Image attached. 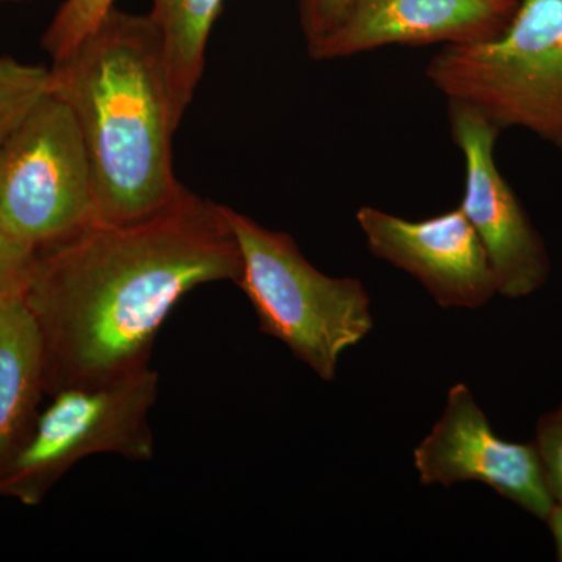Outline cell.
Wrapping results in <instances>:
<instances>
[{
  "label": "cell",
  "mask_w": 562,
  "mask_h": 562,
  "mask_svg": "<svg viewBox=\"0 0 562 562\" xmlns=\"http://www.w3.org/2000/svg\"><path fill=\"white\" fill-rule=\"evenodd\" d=\"M241 255L236 281L266 335L279 339L325 382L341 355L372 330L371 297L360 280L325 276L288 233L224 206Z\"/></svg>",
  "instance_id": "cell-3"
},
{
  "label": "cell",
  "mask_w": 562,
  "mask_h": 562,
  "mask_svg": "<svg viewBox=\"0 0 562 562\" xmlns=\"http://www.w3.org/2000/svg\"><path fill=\"white\" fill-rule=\"evenodd\" d=\"M239 273L224 205L188 190L149 220L92 222L38 250L24 301L43 336L46 394L150 368L181 299L202 284H236Z\"/></svg>",
  "instance_id": "cell-1"
},
{
  "label": "cell",
  "mask_w": 562,
  "mask_h": 562,
  "mask_svg": "<svg viewBox=\"0 0 562 562\" xmlns=\"http://www.w3.org/2000/svg\"><path fill=\"white\" fill-rule=\"evenodd\" d=\"M519 0H357L338 31L313 52L336 60L384 46H458L501 36Z\"/></svg>",
  "instance_id": "cell-10"
},
{
  "label": "cell",
  "mask_w": 562,
  "mask_h": 562,
  "mask_svg": "<svg viewBox=\"0 0 562 562\" xmlns=\"http://www.w3.org/2000/svg\"><path fill=\"white\" fill-rule=\"evenodd\" d=\"M50 70L90 155L95 222L133 224L169 209L187 190L173 172L180 121L149 14L113 7Z\"/></svg>",
  "instance_id": "cell-2"
},
{
  "label": "cell",
  "mask_w": 562,
  "mask_h": 562,
  "mask_svg": "<svg viewBox=\"0 0 562 562\" xmlns=\"http://www.w3.org/2000/svg\"><path fill=\"white\" fill-rule=\"evenodd\" d=\"M447 103L450 133L465 165L460 209L482 239L498 294L530 295L546 283L550 262L541 236L495 162V143L502 131L468 103Z\"/></svg>",
  "instance_id": "cell-7"
},
{
  "label": "cell",
  "mask_w": 562,
  "mask_h": 562,
  "mask_svg": "<svg viewBox=\"0 0 562 562\" xmlns=\"http://www.w3.org/2000/svg\"><path fill=\"white\" fill-rule=\"evenodd\" d=\"M50 90V68L0 57V150Z\"/></svg>",
  "instance_id": "cell-13"
},
{
  "label": "cell",
  "mask_w": 562,
  "mask_h": 562,
  "mask_svg": "<svg viewBox=\"0 0 562 562\" xmlns=\"http://www.w3.org/2000/svg\"><path fill=\"white\" fill-rule=\"evenodd\" d=\"M536 450L541 460L547 487L554 503L562 505V405L539 420Z\"/></svg>",
  "instance_id": "cell-17"
},
{
  "label": "cell",
  "mask_w": 562,
  "mask_h": 562,
  "mask_svg": "<svg viewBox=\"0 0 562 562\" xmlns=\"http://www.w3.org/2000/svg\"><path fill=\"white\" fill-rule=\"evenodd\" d=\"M547 522L550 525V530L557 543L558 560L562 561V505L554 503L552 513L547 517Z\"/></svg>",
  "instance_id": "cell-18"
},
{
  "label": "cell",
  "mask_w": 562,
  "mask_h": 562,
  "mask_svg": "<svg viewBox=\"0 0 562 562\" xmlns=\"http://www.w3.org/2000/svg\"><path fill=\"white\" fill-rule=\"evenodd\" d=\"M46 394L38 322L24 297L0 302V471L31 435Z\"/></svg>",
  "instance_id": "cell-11"
},
{
  "label": "cell",
  "mask_w": 562,
  "mask_h": 562,
  "mask_svg": "<svg viewBox=\"0 0 562 562\" xmlns=\"http://www.w3.org/2000/svg\"><path fill=\"white\" fill-rule=\"evenodd\" d=\"M357 221L372 255L419 280L442 308H480L498 294L486 249L460 206L424 221L362 206Z\"/></svg>",
  "instance_id": "cell-9"
},
{
  "label": "cell",
  "mask_w": 562,
  "mask_h": 562,
  "mask_svg": "<svg viewBox=\"0 0 562 562\" xmlns=\"http://www.w3.org/2000/svg\"><path fill=\"white\" fill-rule=\"evenodd\" d=\"M222 0H151L149 16L160 33L173 111L181 122L205 68L211 29Z\"/></svg>",
  "instance_id": "cell-12"
},
{
  "label": "cell",
  "mask_w": 562,
  "mask_h": 562,
  "mask_svg": "<svg viewBox=\"0 0 562 562\" xmlns=\"http://www.w3.org/2000/svg\"><path fill=\"white\" fill-rule=\"evenodd\" d=\"M447 101L562 150V0H519L497 38L443 46L425 69Z\"/></svg>",
  "instance_id": "cell-4"
},
{
  "label": "cell",
  "mask_w": 562,
  "mask_h": 562,
  "mask_svg": "<svg viewBox=\"0 0 562 562\" xmlns=\"http://www.w3.org/2000/svg\"><path fill=\"white\" fill-rule=\"evenodd\" d=\"M38 250L25 246L0 228V302L24 297Z\"/></svg>",
  "instance_id": "cell-15"
},
{
  "label": "cell",
  "mask_w": 562,
  "mask_h": 562,
  "mask_svg": "<svg viewBox=\"0 0 562 562\" xmlns=\"http://www.w3.org/2000/svg\"><path fill=\"white\" fill-rule=\"evenodd\" d=\"M357 0H299L301 25L308 54L338 31Z\"/></svg>",
  "instance_id": "cell-16"
},
{
  "label": "cell",
  "mask_w": 562,
  "mask_h": 562,
  "mask_svg": "<svg viewBox=\"0 0 562 562\" xmlns=\"http://www.w3.org/2000/svg\"><path fill=\"white\" fill-rule=\"evenodd\" d=\"M116 0H65L43 36L52 60H60L113 9Z\"/></svg>",
  "instance_id": "cell-14"
},
{
  "label": "cell",
  "mask_w": 562,
  "mask_h": 562,
  "mask_svg": "<svg viewBox=\"0 0 562 562\" xmlns=\"http://www.w3.org/2000/svg\"><path fill=\"white\" fill-rule=\"evenodd\" d=\"M414 465L425 486L487 484L543 520L554 506L536 446L498 438L462 383L449 391L441 420L414 450Z\"/></svg>",
  "instance_id": "cell-8"
},
{
  "label": "cell",
  "mask_w": 562,
  "mask_h": 562,
  "mask_svg": "<svg viewBox=\"0 0 562 562\" xmlns=\"http://www.w3.org/2000/svg\"><path fill=\"white\" fill-rule=\"evenodd\" d=\"M0 2H18V0H0Z\"/></svg>",
  "instance_id": "cell-19"
},
{
  "label": "cell",
  "mask_w": 562,
  "mask_h": 562,
  "mask_svg": "<svg viewBox=\"0 0 562 562\" xmlns=\"http://www.w3.org/2000/svg\"><path fill=\"white\" fill-rule=\"evenodd\" d=\"M92 222L90 155L72 110L50 90L0 150V228L41 250Z\"/></svg>",
  "instance_id": "cell-6"
},
{
  "label": "cell",
  "mask_w": 562,
  "mask_h": 562,
  "mask_svg": "<svg viewBox=\"0 0 562 562\" xmlns=\"http://www.w3.org/2000/svg\"><path fill=\"white\" fill-rule=\"evenodd\" d=\"M157 395L158 373L151 368L58 391L0 471V497L38 506L65 473L94 454L150 461L155 441L149 413Z\"/></svg>",
  "instance_id": "cell-5"
}]
</instances>
